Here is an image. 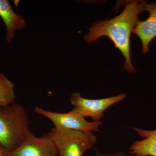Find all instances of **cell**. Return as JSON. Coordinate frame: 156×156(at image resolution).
<instances>
[{"label": "cell", "instance_id": "cell-8", "mask_svg": "<svg viewBox=\"0 0 156 156\" xmlns=\"http://www.w3.org/2000/svg\"><path fill=\"white\" fill-rule=\"evenodd\" d=\"M0 17L5 25L6 41L11 43L15 36L16 31L25 27V20L22 16L14 12L8 0H0Z\"/></svg>", "mask_w": 156, "mask_h": 156}, {"label": "cell", "instance_id": "cell-2", "mask_svg": "<svg viewBox=\"0 0 156 156\" xmlns=\"http://www.w3.org/2000/svg\"><path fill=\"white\" fill-rule=\"evenodd\" d=\"M30 122L25 109L14 103L0 107V147L11 152L24 142L30 133Z\"/></svg>", "mask_w": 156, "mask_h": 156}, {"label": "cell", "instance_id": "cell-5", "mask_svg": "<svg viewBox=\"0 0 156 156\" xmlns=\"http://www.w3.org/2000/svg\"><path fill=\"white\" fill-rule=\"evenodd\" d=\"M34 111L51 121L57 128H65L84 132L98 131L102 125L99 122H90L73 109L68 113H61L46 110L39 107L35 108Z\"/></svg>", "mask_w": 156, "mask_h": 156}, {"label": "cell", "instance_id": "cell-12", "mask_svg": "<svg viewBox=\"0 0 156 156\" xmlns=\"http://www.w3.org/2000/svg\"><path fill=\"white\" fill-rule=\"evenodd\" d=\"M0 156H7L5 152L0 147Z\"/></svg>", "mask_w": 156, "mask_h": 156}, {"label": "cell", "instance_id": "cell-7", "mask_svg": "<svg viewBox=\"0 0 156 156\" xmlns=\"http://www.w3.org/2000/svg\"><path fill=\"white\" fill-rule=\"evenodd\" d=\"M145 11L149 13L148 18L144 21L139 20L132 32L140 39L144 54L150 51L149 45L156 37V2L147 4Z\"/></svg>", "mask_w": 156, "mask_h": 156}, {"label": "cell", "instance_id": "cell-4", "mask_svg": "<svg viewBox=\"0 0 156 156\" xmlns=\"http://www.w3.org/2000/svg\"><path fill=\"white\" fill-rule=\"evenodd\" d=\"M125 93L102 99H92L85 98L79 92L73 93L70 98L73 109L84 118L89 117L93 122H99L104 113L109 108L124 100Z\"/></svg>", "mask_w": 156, "mask_h": 156}, {"label": "cell", "instance_id": "cell-11", "mask_svg": "<svg viewBox=\"0 0 156 156\" xmlns=\"http://www.w3.org/2000/svg\"><path fill=\"white\" fill-rule=\"evenodd\" d=\"M96 156H127V155L126 154L123 152H119L116 153L107 154L97 153Z\"/></svg>", "mask_w": 156, "mask_h": 156}, {"label": "cell", "instance_id": "cell-10", "mask_svg": "<svg viewBox=\"0 0 156 156\" xmlns=\"http://www.w3.org/2000/svg\"><path fill=\"white\" fill-rule=\"evenodd\" d=\"M15 85L6 76L0 73V107L15 103Z\"/></svg>", "mask_w": 156, "mask_h": 156}, {"label": "cell", "instance_id": "cell-6", "mask_svg": "<svg viewBox=\"0 0 156 156\" xmlns=\"http://www.w3.org/2000/svg\"><path fill=\"white\" fill-rule=\"evenodd\" d=\"M7 156H58L57 148L47 135L37 137L31 132L22 144Z\"/></svg>", "mask_w": 156, "mask_h": 156}, {"label": "cell", "instance_id": "cell-3", "mask_svg": "<svg viewBox=\"0 0 156 156\" xmlns=\"http://www.w3.org/2000/svg\"><path fill=\"white\" fill-rule=\"evenodd\" d=\"M56 145L59 156H83L96 142L92 131L54 128L46 134Z\"/></svg>", "mask_w": 156, "mask_h": 156}, {"label": "cell", "instance_id": "cell-1", "mask_svg": "<svg viewBox=\"0 0 156 156\" xmlns=\"http://www.w3.org/2000/svg\"><path fill=\"white\" fill-rule=\"evenodd\" d=\"M147 4L145 1H128L124 11L117 17L93 23L84 37L85 41L91 44L101 37H107L124 56V69L130 73H135L136 69L130 56V36L139 21L138 15L145 11Z\"/></svg>", "mask_w": 156, "mask_h": 156}, {"label": "cell", "instance_id": "cell-9", "mask_svg": "<svg viewBox=\"0 0 156 156\" xmlns=\"http://www.w3.org/2000/svg\"><path fill=\"white\" fill-rule=\"evenodd\" d=\"M144 139L133 143L130 148V154L134 156H156V130L146 131L131 128Z\"/></svg>", "mask_w": 156, "mask_h": 156}]
</instances>
